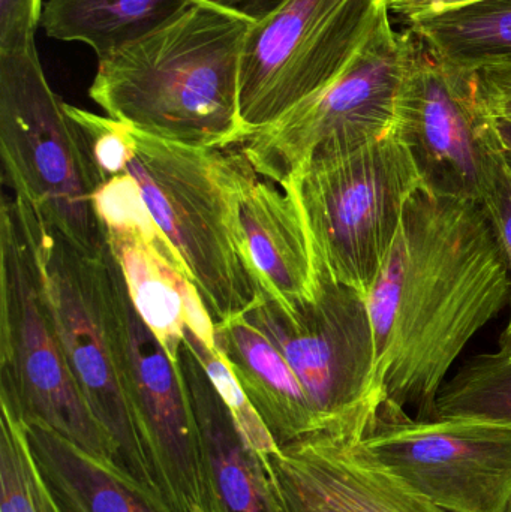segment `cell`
<instances>
[{"label": "cell", "instance_id": "33", "mask_svg": "<svg viewBox=\"0 0 511 512\" xmlns=\"http://www.w3.org/2000/svg\"><path fill=\"white\" fill-rule=\"evenodd\" d=\"M504 357L511 358V316L509 324H507L506 330L501 333L500 342H498V351Z\"/></svg>", "mask_w": 511, "mask_h": 512}, {"label": "cell", "instance_id": "8", "mask_svg": "<svg viewBox=\"0 0 511 512\" xmlns=\"http://www.w3.org/2000/svg\"><path fill=\"white\" fill-rule=\"evenodd\" d=\"M242 315L284 355L321 432L363 438L384 402L366 295L320 268L314 300L287 312L261 295Z\"/></svg>", "mask_w": 511, "mask_h": 512}, {"label": "cell", "instance_id": "1", "mask_svg": "<svg viewBox=\"0 0 511 512\" xmlns=\"http://www.w3.org/2000/svg\"><path fill=\"white\" fill-rule=\"evenodd\" d=\"M366 303L384 402L434 418L453 364L510 304L506 259L482 206L414 192Z\"/></svg>", "mask_w": 511, "mask_h": 512}, {"label": "cell", "instance_id": "29", "mask_svg": "<svg viewBox=\"0 0 511 512\" xmlns=\"http://www.w3.org/2000/svg\"><path fill=\"white\" fill-rule=\"evenodd\" d=\"M485 0H389L390 15L407 27L455 9L467 8Z\"/></svg>", "mask_w": 511, "mask_h": 512}, {"label": "cell", "instance_id": "32", "mask_svg": "<svg viewBox=\"0 0 511 512\" xmlns=\"http://www.w3.org/2000/svg\"><path fill=\"white\" fill-rule=\"evenodd\" d=\"M495 132L500 141L501 150L506 156L507 164L511 168V119H504V117L494 116Z\"/></svg>", "mask_w": 511, "mask_h": 512}, {"label": "cell", "instance_id": "20", "mask_svg": "<svg viewBox=\"0 0 511 512\" xmlns=\"http://www.w3.org/2000/svg\"><path fill=\"white\" fill-rule=\"evenodd\" d=\"M189 0H47L48 38L81 42L104 57L170 20Z\"/></svg>", "mask_w": 511, "mask_h": 512}, {"label": "cell", "instance_id": "4", "mask_svg": "<svg viewBox=\"0 0 511 512\" xmlns=\"http://www.w3.org/2000/svg\"><path fill=\"white\" fill-rule=\"evenodd\" d=\"M134 137L137 147L126 171L140 185L153 221L213 322L242 315L263 291L240 242L231 149L174 143L135 128Z\"/></svg>", "mask_w": 511, "mask_h": 512}, {"label": "cell", "instance_id": "22", "mask_svg": "<svg viewBox=\"0 0 511 512\" xmlns=\"http://www.w3.org/2000/svg\"><path fill=\"white\" fill-rule=\"evenodd\" d=\"M446 417L511 423V358L500 352L476 355L447 379L434 414Z\"/></svg>", "mask_w": 511, "mask_h": 512}, {"label": "cell", "instance_id": "25", "mask_svg": "<svg viewBox=\"0 0 511 512\" xmlns=\"http://www.w3.org/2000/svg\"><path fill=\"white\" fill-rule=\"evenodd\" d=\"M500 245L510 276L511 307V168L501 150L494 119L480 149L479 201Z\"/></svg>", "mask_w": 511, "mask_h": 512}, {"label": "cell", "instance_id": "2", "mask_svg": "<svg viewBox=\"0 0 511 512\" xmlns=\"http://www.w3.org/2000/svg\"><path fill=\"white\" fill-rule=\"evenodd\" d=\"M251 21L189 0L141 38L99 57L89 96L144 134L207 149L245 138L239 90Z\"/></svg>", "mask_w": 511, "mask_h": 512}, {"label": "cell", "instance_id": "21", "mask_svg": "<svg viewBox=\"0 0 511 512\" xmlns=\"http://www.w3.org/2000/svg\"><path fill=\"white\" fill-rule=\"evenodd\" d=\"M438 59L480 72L511 65V0H485L407 27Z\"/></svg>", "mask_w": 511, "mask_h": 512}, {"label": "cell", "instance_id": "17", "mask_svg": "<svg viewBox=\"0 0 511 512\" xmlns=\"http://www.w3.org/2000/svg\"><path fill=\"white\" fill-rule=\"evenodd\" d=\"M179 357L200 427L215 512H281L263 457L246 445L212 379L185 340Z\"/></svg>", "mask_w": 511, "mask_h": 512}, {"label": "cell", "instance_id": "31", "mask_svg": "<svg viewBox=\"0 0 511 512\" xmlns=\"http://www.w3.org/2000/svg\"><path fill=\"white\" fill-rule=\"evenodd\" d=\"M200 2L218 6L251 23H260L264 18L278 11L287 0H200Z\"/></svg>", "mask_w": 511, "mask_h": 512}, {"label": "cell", "instance_id": "10", "mask_svg": "<svg viewBox=\"0 0 511 512\" xmlns=\"http://www.w3.org/2000/svg\"><path fill=\"white\" fill-rule=\"evenodd\" d=\"M411 47L410 30L389 18L335 83L237 147L260 176L285 186L315 150L381 137L395 128Z\"/></svg>", "mask_w": 511, "mask_h": 512}, {"label": "cell", "instance_id": "11", "mask_svg": "<svg viewBox=\"0 0 511 512\" xmlns=\"http://www.w3.org/2000/svg\"><path fill=\"white\" fill-rule=\"evenodd\" d=\"M396 477L450 512H504L511 499V423L419 420L381 403L362 438Z\"/></svg>", "mask_w": 511, "mask_h": 512}, {"label": "cell", "instance_id": "13", "mask_svg": "<svg viewBox=\"0 0 511 512\" xmlns=\"http://www.w3.org/2000/svg\"><path fill=\"white\" fill-rule=\"evenodd\" d=\"M128 346L132 405L159 490L176 512H215L200 427L180 360H171L131 297Z\"/></svg>", "mask_w": 511, "mask_h": 512}, {"label": "cell", "instance_id": "28", "mask_svg": "<svg viewBox=\"0 0 511 512\" xmlns=\"http://www.w3.org/2000/svg\"><path fill=\"white\" fill-rule=\"evenodd\" d=\"M42 0H0V51L18 50L36 42Z\"/></svg>", "mask_w": 511, "mask_h": 512}, {"label": "cell", "instance_id": "3", "mask_svg": "<svg viewBox=\"0 0 511 512\" xmlns=\"http://www.w3.org/2000/svg\"><path fill=\"white\" fill-rule=\"evenodd\" d=\"M27 212L54 324L78 390L110 436L120 465L161 492L131 400L129 292L120 265L110 249L86 254L29 204Z\"/></svg>", "mask_w": 511, "mask_h": 512}, {"label": "cell", "instance_id": "15", "mask_svg": "<svg viewBox=\"0 0 511 512\" xmlns=\"http://www.w3.org/2000/svg\"><path fill=\"white\" fill-rule=\"evenodd\" d=\"M105 233L135 309L171 360L179 363L186 328L216 349L215 322L170 243L152 242L134 228Z\"/></svg>", "mask_w": 511, "mask_h": 512}, {"label": "cell", "instance_id": "16", "mask_svg": "<svg viewBox=\"0 0 511 512\" xmlns=\"http://www.w3.org/2000/svg\"><path fill=\"white\" fill-rule=\"evenodd\" d=\"M279 451L345 512H450L396 477L362 438L314 433Z\"/></svg>", "mask_w": 511, "mask_h": 512}, {"label": "cell", "instance_id": "5", "mask_svg": "<svg viewBox=\"0 0 511 512\" xmlns=\"http://www.w3.org/2000/svg\"><path fill=\"white\" fill-rule=\"evenodd\" d=\"M0 405L104 459H117L78 390L54 324L23 198L0 206Z\"/></svg>", "mask_w": 511, "mask_h": 512}, {"label": "cell", "instance_id": "34", "mask_svg": "<svg viewBox=\"0 0 511 512\" xmlns=\"http://www.w3.org/2000/svg\"><path fill=\"white\" fill-rule=\"evenodd\" d=\"M504 512H511V499L509 501V504H507L506 511Z\"/></svg>", "mask_w": 511, "mask_h": 512}, {"label": "cell", "instance_id": "7", "mask_svg": "<svg viewBox=\"0 0 511 512\" xmlns=\"http://www.w3.org/2000/svg\"><path fill=\"white\" fill-rule=\"evenodd\" d=\"M54 92L36 42L0 51V156L3 182L75 248L110 249L96 210L104 182Z\"/></svg>", "mask_w": 511, "mask_h": 512}, {"label": "cell", "instance_id": "14", "mask_svg": "<svg viewBox=\"0 0 511 512\" xmlns=\"http://www.w3.org/2000/svg\"><path fill=\"white\" fill-rule=\"evenodd\" d=\"M260 177L240 150H231L230 186L249 270L263 295L293 312L314 300L320 267L297 195Z\"/></svg>", "mask_w": 511, "mask_h": 512}, {"label": "cell", "instance_id": "23", "mask_svg": "<svg viewBox=\"0 0 511 512\" xmlns=\"http://www.w3.org/2000/svg\"><path fill=\"white\" fill-rule=\"evenodd\" d=\"M0 512H63L30 445L26 424L0 405Z\"/></svg>", "mask_w": 511, "mask_h": 512}, {"label": "cell", "instance_id": "24", "mask_svg": "<svg viewBox=\"0 0 511 512\" xmlns=\"http://www.w3.org/2000/svg\"><path fill=\"white\" fill-rule=\"evenodd\" d=\"M185 343L194 351V354L197 355L198 360L206 369L207 375L212 379L213 385H215L219 396L227 405L234 424H236L242 438L245 439L246 445L263 459L276 453L279 448L278 442L275 441L272 433L267 429L266 423L258 414L257 409L249 402L245 391L242 390L239 382L231 373L230 367L222 360L218 351L210 349L188 328L185 330Z\"/></svg>", "mask_w": 511, "mask_h": 512}, {"label": "cell", "instance_id": "9", "mask_svg": "<svg viewBox=\"0 0 511 512\" xmlns=\"http://www.w3.org/2000/svg\"><path fill=\"white\" fill-rule=\"evenodd\" d=\"M389 18V0H287L252 23L240 69L243 141L335 83Z\"/></svg>", "mask_w": 511, "mask_h": 512}, {"label": "cell", "instance_id": "12", "mask_svg": "<svg viewBox=\"0 0 511 512\" xmlns=\"http://www.w3.org/2000/svg\"><path fill=\"white\" fill-rule=\"evenodd\" d=\"M492 119L479 72L443 62L413 35L395 129L423 188L479 201L480 149Z\"/></svg>", "mask_w": 511, "mask_h": 512}, {"label": "cell", "instance_id": "27", "mask_svg": "<svg viewBox=\"0 0 511 512\" xmlns=\"http://www.w3.org/2000/svg\"><path fill=\"white\" fill-rule=\"evenodd\" d=\"M281 512H345L324 496L281 451L264 459Z\"/></svg>", "mask_w": 511, "mask_h": 512}, {"label": "cell", "instance_id": "19", "mask_svg": "<svg viewBox=\"0 0 511 512\" xmlns=\"http://www.w3.org/2000/svg\"><path fill=\"white\" fill-rule=\"evenodd\" d=\"M26 430L63 512H176L116 460L95 456L42 424H26Z\"/></svg>", "mask_w": 511, "mask_h": 512}, {"label": "cell", "instance_id": "18", "mask_svg": "<svg viewBox=\"0 0 511 512\" xmlns=\"http://www.w3.org/2000/svg\"><path fill=\"white\" fill-rule=\"evenodd\" d=\"M215 346L279 447L321 433L296 373L269 337L245 316L215 322Z\"/></svg>", "mask_w": 511, "mask_h": 512}, {"label": "cell", "instance_id": "6", "mask_svg": "<svg viewBox=\"0 0 511 512\" xmlns=\"http://www.w3.org/2000/svg\"><path fill=\"white\" fill-rule=\"evenodd\" d=\"M285 186L297 195L321 270L365 295L408 201L423 188L395 128L366 143L315 150Z\"/></svg>", "mask_w": 511, "mask_h": 512}, {"label": "cell", "instance_id": "26", "mask_svg": "<svg viewBox=\"0 0 511 512\" xmlns=\"http://www.w3.org/2000/svg\"><path fill=\"white\" fill-rule=\"evenodd\" d=\"M65 110L77 126L87 155L92 159L104 185L113 177L126 173L137 147L134 128L120 120L98 116L74 105L65 104Z\"/></svg>", "mask_w": 511, "mask_h": 512}, {"label": "cell", "instance_id": "30", "mask_svg": "<svg viewBox=\"0 0 511 512\" xmlns=\"http://www.w3.org/2000/svg\"><path fill=\"white\" fill-rule=\"evenodd\" d=\"M479 74L491 113L511 119V65L491 66Z\"/></svg>", "mask_w": 511, "mask_h": 512}]
</instances>
